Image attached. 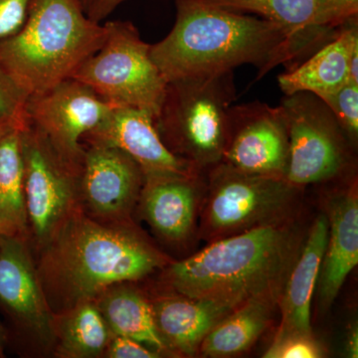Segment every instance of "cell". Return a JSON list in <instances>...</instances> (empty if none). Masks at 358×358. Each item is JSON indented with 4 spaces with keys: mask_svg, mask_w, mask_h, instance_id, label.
<instances>
[{
    "mask_svg": "<svg viewBox=\"0 0 358 358\" xmlns=\"http://www.w3.org/2000/svg\"><path fill=\"white\" fill-rule=\"evenodd\" d=\"M38 254L40 284L54 315L95 301L114 285L140 281L173 262L131 219L98 220L81 206L58 226Z\"/></svg>",
    "mask_w": 358,
    "mask_h": 358,
    "instance_id": "cell-1",
    "label": "cell"
},
{
    "mask_svg": "<svg viewBox=\"0 0 358 358\" xmlns=\"http://www.w3.org/2000/svg\"><path fill=\"white\" fill-rule=\"evenodd\" d=\"M307 233L294 216L220 238L185 260L169 263L162 280L176 294L230 310L261 296L281 298Z\"/></svg>",
    "mask_w": 358,
    "mask_h": 358,
    "instance_id": "cell-2",
    "label": "cell"
},
{
    "mask_svg": "<svg viewBox=\"0 0 358 358\" xmlns=\"http://www.w3.org/2000/svg\"><path fill=\"white\" fill-rule=\"evenodd\" d=\"M173 30L150 45V57L166 83L180 78L233 70L258 69L256 80L293 61L288 34L279 25L212 6L205 0H174Z\"/></svg>",
    "mask_w": 358,
    "mask_h": 358,
    "instance_id": "cell-3",
    "label": "cell"
},
{
    "mask_svg": "<svg viewBox=\"0 0 358 358\" xmlns=\"http://www.w3.org/2000/svg\"><path fill=\"white\" fill-rule=\"evenodd\" d=\"M107 34L80 0H32L20 31L0 42V67L28 96L37 95L72 77Z\"/></svg>",
    "mask_w": 358,
    "mask_h": 358,
    "instance_id": "cell-4",
    "label": "cell"
},
{
    "mask_svg": "<svg viewBox=\"0 0 358 358\" xmlns=\"http://www.w3.org/2000/svg\"><path fill=\"white\" fill-rule=\"evenodd\" d=\"M235 99L233 70L173 80L166 83L155 129L173 154L207 171L222 162Z\"/></svg>",
    "mask_w": 358,
    "mask_h": 358,
    "instance_id": "cell-5",
    "label": "cell"
},
{
    "mask_svg": "<svg viewBox=\"0 0 358 358\" xmlns=\"http://www.w3.org/2000/svg\"><path fill=\"white\" fill-rule=\"evenodd\" d=\"M201 235L214 241L294 217L301 189L286 178L236 171L224 162L205 171Z\"/></svg>",
    "mask_w": 358,
    "mask_h": 358,
    "instance_id": "cell-6",
    "label": "cell"
},
{
    "mask_svg": "<svg viewBox=\"0 0 358 358\" xmlns=\"http://www.w3.org/2000/svg\"><path fill=\"white\" fill-rule=\"evenodd\" d=\"M103 46L72 75L115 106L159 114L166 82L150 57V45L129 21H108Z\"/></svg>",
    "mask_w": 358,
    "mask_h": 358,
    "instance_id": "cell-7",
    "label": "cell"
},
{
    "mask_svg": "<svg viewBox=\"0 0 358 358\" xmlns=\"http://www.w3.org/2000/svg\"><path fill=\"white\" fill-rule=\"evenodd\" d=\"M281 106L288 119L289 182L305 187L352 176L355 148L322 99L298 92L285 95Z\"/></svg>",
    "mask_w": 358,
    "mask_h": 358,
    "instance_id": "cell-8",
    "label": "cell"
},
{
    "mask_svg": "<svg viewBox=\"0 0 358 358\" xmlns=\"http://www.w3.org/2000/svg\"><path fill=\"white\" fill-rule=\"evenodd\" d=\"M28 242L41 248L80 203L82 166L66 159L28 122L20 131Z\"/></svg>",
    "mask_w": 358,
    "mask_h": 358,
    "instance_id": "cell-9",
    "label": "cell"
},
{
    "mask_svg": "<svg viewBox=\"0 0 358 358\" xmlns=\"http://www.w3.org/2000/svg\"><path fill=\"white\" fill-rule=\"evenodd\" d=\"M0 308L14 334L42 352H53L54 313L42 289L28 240L0 234Z\"/></svg>",
    "mask_w": 358,
    "mask_h": 358,
    "instance_id": "cell-10",
    "label": "cell"
},
{
    "mask_svg": "<svg viewBox=\"0 0 358 358\" xmlns=\"http://www.w3.org/2000/svg\"><path fill=\"white\" fill-rule=\"evenodd\" d=\"M115 107L87 85L69 78L43 93L28 96L26 114L28 122L61 155L82 166V140L98 128Z\"/></svg>",
    "mask_w": 358,
    "mask_h": 358,
    "instance_id": "cell-11",
    "label": "cell"
},
{
    "mask_svg": "<svg viewBox=\"0 0 358 358\" xmlns=\"http://www.w3.org/2000/svg\"><path fill=\"white\" fill-rule=\"evenodd\" d=\"M289 150L288 119L281 105L231 106L224 164L241 173L286 178Z\"/></svg>",
    "mask_w": 358,
    "mask_h": 358,
    "instance_id": "cell-12",
    "label": "cell"
},
{
    "mask_svg": "<svg viewBox=\"0 0 358 358\" xmlns=\"http://www.w3.org/2000/svg\"><path fill=\"white\" fill-rule=\"evenodd\" d=\"M143 182L140 166L126 152L103 143H86L80 176V203L92 217L129 220Z\"/></svg>",
    "mask_w": 358,
    "mask_h": 358,
    "instance_id": "cell-13",
    "label": "cell"
},
{
    "mask_svg": "<svg viewBox=\"0 0 358 358\" xmlns=\"http://www.w3.org/2000/svg\"><path fill=\"white\" fill-rule=\"evenodd\" d=\"M82 143H99L120 148L140 166L145 178L159 176H197L203 173L173 154L160 138L154 117L145 110L115 106Z\"/></svg>",
    "mask_w": 358,
    "mask_h": 358,
    "instance_id": "cell-14",
    "label": "cell"
},
{
    "mask_svg": "<svg viewBox=\"0 0 358 358\" xmlns=\"http://www.w3.org/2000/svg\"><path fill=\"white\" fill-rule=\"evenodd\" d=\"M203 174L145 178L138 199L141 214L164 241L181 243L192 236L205 186Z\"/></svg>",
    "mask_w": 358,
    "mask_h": 358,
    "instance_id": "cell-15",
    "label": "cell"
},
{
    "mask_svg": "<svg viewBox=\"0 0 358 358\" xmlns=\"http://www.w3.org/2000/svg\"><path fill=\"white\" fill-rule=\"evenodd\" d=\"M329 235L320 265L317 291L322 310H329L358 264V196L355 178L329 199Z\"/></svg>",
    "mask_w": 358,
    "mask_h": 358,
    "instance_id": "cell-16",
    "label": "cell"
},
{
    "mask_svg": "<svg viewBox=\"0 0 358 358\" xmlns=\"http://www.w3.org/2000/svg\"><path fill=\"white\" fill-rule=\"evenodd\" d=\"M329 235L326 212L313 221L300 255L288 275L279 301L281 324L275 338L293 333H313L310 307L319 279L320 265Z\"/></svg>",
    "mask_w": 358,
    "mask_h": 358,
    "instance_id": "cell-17",
    "label": "cell"
},
{
    "mask_svg": "<svg viewBox=\"0 0 358 358\" xmlns=\"http://www.w3.org/2000/svg\"><path fill=\"white\" fill-rule=\"evenodd\" d=\"M357 45L358 20L355 16L331 41L278 77L282 93L308 92L322 99L338 91L348 82L350 54Z\"/></svg>",
    "mask_w": 358,
    "mask_h": 358,
    "instance_id": "cell-18",
    "label": "cell"
},
{
    "mask_svg": "<svg viewBox=\"0 0 358 358\" xmlns=\"http://www.w3.org/2000/svg\"><path fill=\"white\" fill-rule=\"evenodd\" d=\"M155 326L169 352L193 357L212 329L233 310L206 300L182 294L150 301Z\"/></svg>",
    "mask_w": 358,
    "mask_h": 358,
    "instance_id": "cell-19",
    "label": "cell"
},
{
    "mask_svg": "<svg viewBox=\"0 0 358 358\" xmlns=\"http://www.w3.org/2000/svg\"><path fill=\"white\" fill-rule=\"evenodd\" d=\"M212 6L238 13H253L279 25L288 34L293 61L301 62L338 33L320 31L315 27L320 0H205Z\"/></svg>",
    "mask_w": 358,
    "mask_h": 358,
    "instance_id": "cell-20",
    "label": "cell"
},
{
    "mask_svg": "<svg viewBox=\"0 0 358 358\" xmlns=\"http://www.w3.org/2000/svg\"><path fill=\"white\" fill-rule=\"evenodd\" d=\"M94 301L114 336L133 338L160 355L169 352L155 326L152 303L129 282L110 287Z\"/></svg>",
    "mask_w": 358,
    "mask_h": 358,
    "instance_id": "cell-21",
    "label": "cell"
},
{
    "mask_svg": "<svg viewBox=\"0 0 358 358\" xmlns=\"http://www.w3.org/2000/svg\"><path fill=\"white\" fill-rule=\"evenodd\" d=\"M278 296H261L243 303L211 329L199 353L230 357L248 350L267 329L279 308Z\"/></svg>",
    "mask_w": 358,
    "mask_h": 358,
    "instance_id": "cell-22",
    "label": "cell"
},
{
    "mask_svg": "<svg viewBox=\"0 0 358 358\" xmlns=\"http://www.w3.org/2000/svg\"><path fill=\"white\" fill-rule=\"evenodd\" d=\"M54 355L64 358L102 357L113 336L94 301L54 315Z\"/></svg>",
    "mask_w": 358,
    "mask_h": 358,
    "instance_id": "cell-23",
    "label": "cell"
},
{
    "mask_svg": "<svg viewBox=\"0 0 358 358\" xmlns=\"http://www.w3.org/2000/svg\"><path fill=\"white\" fill-rule=\"evenodd\" d=\"M0 234L28 240L20 129L0 138Z\"/></svg>",
    "mask_w": 358,
    "mask_h": 358,
    "instance_id": "cell-24",
    "label": "cell"
},
{
    "mask_svg": "<svg viewBox=\"0 0 358 358\" xmlns=\"http://www.w3.org/2000/svg\"><path fill=\"white\" fill-rule=\"evenodd\" d=\"M27 94L0 67V131H21L27 126Z\"/></svg>",
    "mask_w": 358,
    "mask_h": 358,
    "instance_id": "cell-25",
    "label": "cell"
},
{
    "mask_svg": "<svg viewBox=\"0 0 358 358\" xmlns=\"http://www.w3.org/2000/svg\"><path fill=\"white\" fill-rule=\"evenodd\" d=\"M334 113L353 147L358 141V85L348 82L338 91L322 98Z\"/></svg>",
    "mask_w": 358,
    "mask_h": 358,
    "instance_id": "cell-26",
    "label": "cell"
},
{
    "mask_svg": "<svg viewBox=\"0 0 358 358\" xmlns=\"http://www.w3.org/2000/svg\"><path fill=\"white\" fill-rule=\"evenodd\" d=\"M324 357V348L313 333H293L275 338L263 357L320 358Z\"/></svg>",
    "mask_w": 358,
    "mask_h": 358,
    "instance_id": "cell-27",
    "label": "cell"
},
{
    "mask_svg": "<svg viewBox=\"0 0 358 358\" xmlns=\"http://www.w3.org/2000/svg\"><path fill=\"white\" fill-rule=\"evenodd\" d=\"M357 13L358 0H320L315 27L320 31L336 33Z\"/></svg>",
    "mask_w": 358,
    "mask_h": 358,
    "instance_id": "cell-28",
    "label": "cell"
},
{
    "mask_svg": "<svg viewBox=\"0 0 358 358\" xmlns=\"http://www.w3.org/2000/svg\"><path fill=\"white\" fill-rule=\"evenodd\" d=\"M31 3L32 0H0V42L20 31Z\"/></svg>",
    "mask_w": 358,
    "mask_h": 358,
    "instance_id": "cell-29",
    "label": "cell"
},
{
    "mask_svg": "<svg viewBox=\"0 0 358 358\" xmlns=\"http://www.w3.org/2000/svg\"><path fill=\"white\" fill-rule=\"evenodd\" d=\"M105 357L109 358H157L162 355L133 338L113 334L109 345L106 350Z\"/></svg>",
    "mask_w": 358,
    "mask_h": 358,
    "instance_id": "cell-30",
    "label": "cell"
},
{
    "mask_svg": "<svg viewBox=\"0 0 358 358\" xmlns=\"http://www.w3.org/2000/svg\"><path fill=\"white\" fill-rule=\"evenodd\" d=\"M124 1L126 0H93L91 6L87 9V16L90 20L101 23Z\"/></svg>",
    "mask_w": 358,
    "mask_h": 358,
    "instance_id": "cell-31",
    "label": "cell"
},
{
    "mask_svg": "<svg viewBox=\"0 0 358 358\" xmlns=\"http://www.w3.org/2000/svg\"><path fill=\"white\" fill-rule=\"evenodd\" d=\"M345 352L348 357L357 358L358 357V331L357 327H353L348 334Z\"/></svg>",
    "mask_w": 358,
    "mask_h": 358,
    "instance_id": "cell-32",
    "label": "cell"
},
{
    "mask_svg": "<svg viewBox=\"0 0 358 358\" xmlns=\"http://www.w3.org/2000/svg\"><path fill=\"white\" fill-rule=\"evenodd\" d=\"M7 341V334L4 327L0 324V357H3L4 346Z\"/></svg>",
    "mask_w": 358,
    "mask_h": 358,
    "instance_id": "cell-33",
    "label": "cell"
},
{
    "mask_svg": "<svg viewBox=\"0 0 358 358\" xmlns=\"http://www.w3.org/2000/svg\"><path fill=\"white\" fill-rule=\"evenodd\" d=\"M80 2H81L82 6H83L85 13H86L87 9H88L89 6H91L93 0H80Z\"/></svg>",
    "mask_w": 358,
    "mask_h": 358,
    "instance_id": "cell-34",
    "label": "cell"
},
{
    "mask_svg": "<svg viewBox=\"0 0 358 358\" xmlns=\"http://www.w3.org/2000/svg\"><path fill=\"white\" fill-rule=\"evenodd\" d=\"M7 133H8V131H0V138H2V136H4V134H7Z\"/></svg>",
    "mask_w": 358,
    "mask_h": 358,
    "instance_id": "cell-35",
    "label": "cell"
}]
</instances>
